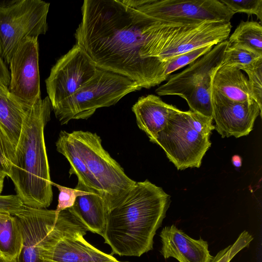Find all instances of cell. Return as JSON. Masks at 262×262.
<instances>
[{
	"mask_svg": "<svg viewBox=\"0 0 262 262\" xmlns=\"http://www.w3.org/2000/svg\"><path fill=\"white\" fill-rule=\"evenodd\" d=\"M55 145L70 164V175L75 174L78 182L99 192L108 210L136 183L103 148L96 133L62 130Z\"/></svg>",
	"mask_w": 262,
	"mask_h": 262,
	"instance_id": "277c9868",
	"label": "cell"
},
{
	"mask_svg": "<svg viewBox=\"0 0 262 262\" xmlns=\"http://www.w3.org/2000/svg\"><path fill=\"white\" fill-rule=\"evenodd\" d=\"M212 78L205 80L195 88L185 100L190 111L212 118L211 101Z\"/></svg>",
	"mask_w": 262,
	"mask_h": 262,
	"instance_id": "44dd1931",
	"label": "cell"
},
{
	"mask_svg": "<svg viewBox=\"0 0 262 262\" xmlns=\"http://www.w3.org/2000/svg\"><path fill=\"white\" fill-rule=\"evenodd\" d=\"M212 89L233 101L244 102L254 100L248 78L236 67L221 65L213 75Z\"/></svg>",
	"mask_w": 262,
	"mask_h": 262,
	"instance_id": "e0dca14e",
	"label": "cell"
},
{
	"mask_svg": "<svg viewBox=\"0 0 262 262\" xmlns=\"http://www.w3.org/2000/svg\"><path fill=\"white\" fill-rule=\"evenodd\" d=\"M97 68L83 49L76 43L57 61L45 81L52 108L73 95L93 76Z\"/></svg>",
	"mask_w": 262,
	"mask_h": 262,
	"instance_id": "30bf717a",
	"label": "cell"
},
{
	"mask_svg": "<svg viewBox=\"0 0 262 262\" xmlns=\"http://www.w3.org/2000/svg\"><path fill=\"white\" fill-rule=\"evenodd\" d=\"M10 80V71L0 55V84L8 88Z\"/></svg>",
	"mask_w": 262,
	"mask_h": 262,
	"instance_id": "f1b7e54d",
	"label": "cell"
},
{
	"mask_svg": "<svg viewBox=\"0 0 262 262\" xmlns=\"http://www.w3.org/2000/svg\"><path fill=\"white\" fill-rule=\"evenodd\" d=\"M70 210L88 231L104 236L108 208L103 198L96 191L87 187L85 193L77 196Z\"/></svg>",
	"mask_w": 262,
	"mask_h": 262,
	"instance_id": "2e32d148",
	"label": "cell"
},
{
	"mask_svg": "<svg viewBox=\"0 0 262 262\" xmlns=\"http://www.w3.org/2000/svg\"><path fill=\"white\" fill-rule=\"evenodd\" d=\"M253 239L252 235L244 230L233 244L219 251L210 262H230L241 250L248 247Z\"/></svg>",
	"mask_w": 262,
	"mask_h": 262,
	"instance_id": "d4e9b609",
	"label": "cell"
},
{
	"mask_svg": "<svg viewBox=\"0 0 262 262\" xmlns=\"http://www.w3.org/2000/svg\"><path fill=\"white\" fill-rule=\"evenodd\" d=\"M234 14L245 13L248 15H255L262 20V0H220Z\"/></svg>",
	"mask_w": 262,
	"mask_h": 262,
	"instance_id": "4316f807",
	"label": "cell"
},
{
	"mask_svg": "<svg viewBox=\"0 0 262 262\" xmlns=\"http://www.w3.org/2000/svg\"><path fill=\"white\" fill-rule=\"evenodd\" d=\"M211 101L215 129L223 138L248 135L256 118L261 117L262 109L254 100L233 101L212 89Z\"/></svg>",
	"mask_w": 262,
	"mask_h": 262,
	"instance_id": "7c38bea8",
	"label": "cell"
},
{
	"mask_svg": "<svg viewBox=\"0 0 262 262\" xmlns=\"http://www.w3.org/2000/svg\"><path fill=\"white\" fill-rule=\"evenodd\" d=\"M75 33L99 69L125 77L140 87L156 86L157 61L149 57L153 18L118 0H85Z\"/></svg>",
	"mask_w": 262,
	"mask_h": 262,
	"instance_id": "6da1fadb",
	"label": "cell"
},
{
	"mask_svg": "<svg viewBox=\"0 0 262 262\" xmlns=\"http://www.w3.org/2000/svg\"><path fill=\"white\" fill-rule=\"evenodd\" d=\"M232 26L223 21H167L155 19L150 41V57L164 62L195 49L227 39Z\"/></svg>",
	"mask_w": 262,
	"mask_h": 262,
	"instance_id": "8992f818",
	"label": "cell"
},
{
	"mask_svg": "<svg viewBox=\"0 0 262 262\" xmlns=\"http://www.w3.org/2000/svg\"><path fill=\"white\" fill-rule=\"evenodd\" d=\"M25 111L8 88L0 84V127L15 148L22 130Z\"/></svg>",
	"mask_w": 262,
	"mask_h": 262,
	"instance_id": "ac0fdd59",
	"label": "cell"
},
{
	"mask_svg": "<svg viewBox=\"0 0 262 262\" xmlns=\"http://www.w3.org/2000/svg\"><path fill=\"white\" fill-rule=\"evenodd\" d=\"M52 185L56 187L59 190L58 204L55 209L57 213L73 207L77 196L85 193L88 187L79 182L74 189L53 182H52Z\"/></svg>",
	"mask_w": 262,
	"mask_h": 262,
	"instance_id": "cb8c5ba5",
	"label": "cell"
},
{
	"mask_svg": "<svg viewBox=\"0 0 262 262\" xmlns=\"http://www.w3.org/2000/svg\"><path fill=\"white\" fill-rule=\"evenodd\" d=\"M212 122L211 117L177 108L154 143L164 150L178 170L199 168L211 144L210 136L215 129Z\"/></svg>",
	"mask_w": 262,
	"mask_h": 262,
	"instance_id": "5b68a950",
	"label": "cell"
},
{
	"mask_svg": "<svg viewBox=\"0 0 262 262\" xmlns=\"http://www.w3.org/2000/svg\"><path fill=\"white\" fill-rule=\"evenodd\" d=\"M261 57L262 55L242 47L228 45L221 66L234 67L242 71Z\"/></svg>",
	"mask_w": 262,
	"mask_h": 262,
	"instance_id": "7402d4cb",
	"label": "cell"
},
{
	"mask_svg": "<svg viewBox=\"0 0 262 262\" xmlns=\"http://www.w3.org/2000/svg\"><path fill=\"white\" fill-rule=\"evenodd\" d=\"M170 202L161 187L147 180L136 182L108 210L103 238L111 254L140 257L151 250Z\"/></svg>",
	"mask_w": 262,
	"mask_h": 262,
	"instance_id": "7a4b0ae2",
	"label": "cell"
},
{
	"mask_svg": "<svg viewBox=\"0 0 262 262\" xmlns=\"http://www.w3.org/2000/svg\"><path fill=\"white\" fill-rule=\"evenodd\" d=\"M228 38V45L241 46L262 55L261 24L242 20Z\"/></svg>",
	"mask_w": 262,
	"mask_h": 262,
	"instance_id": "ffe728a7",
	"label": "cell"
},
{
	"mask_svg": "<svg viewBox=\"0 0 262 262\" xmlns=\"http://www.w3.org/2000/svg\"><path fill=\"white\" fill-rule=\"evenodd\" d=\"M141 89L125 77L97 68L88 81L52 108L60 124H66L73 119H87L97 109L113 105L127 94Z\"/></svg>",
	"mask_w": 262,
	"mask_h": 262,
	"instance_id": "52a82bcc",
	"label": "cell"
},
{
	"mask_svg": "<svg viewBox=\"0 0 262 262\" xmlns=\"http://www.w3.org/2000/svg\"><path fill=\"white\" fill-rule=\"evenodd\" d=\"M125 5L167 21L230 22L234 13L220 0H124Z\"/></svg>",
	"mask_w": 262,
	"mask_h": 262,
	"instance_id": "9c48e42d",
	"label": "cell"
},
{
	"mask_svg": "<svg viewBox=\"0 0 262 262\" xmlns=\"http://www.w3.org/2000/svg\"><path fill=\"white\" fill-rule=\"evenodd\" d=\"M52 104L47 96L38 98L25 111L9 177L17 194L29 207L47 208L53 199L52 181L44 137Z\"/></svg>",
	"mask_w": 262,
	"mask_h": 262,
	"instance_id": "3957f363",
	"label": "cell"
},
{
	"mask_svg": "<svg viewBox=\"0 0 262 262\" xmlns=\"http://www.w3.org/2000/svg\"><path fill=\"white\" fill-rule=\"evenodd\" d=\"M37 37L27 38L18 45L9 66L8 90L26 111L41 97Z\"/></svg>",
	"mask_w": 262,
	"mask_h": 262,
	"instance_id": "8fae6325",
	"label": "cell"
},
{
	"mask_svg": "<svg viewBox=\"0 0 262 262\" xmlns=\"http://www.w3.org/2000/svg\"><path fill=\"white\" fill-rule=\"evenodd\" d=\"M25 206L17 194L0 195V213L14 215L21 211Z\"/></svg>",
	"mask_w": 262,
	"mask_h": 262,
	"instance_id": "83f0119b",
	"label": "cell"
},
{
	"mask_svg": "<svg viewBox=\"0 0 262 262\" xmlns=\"http://www.w3.org/2000/svg\"><path fill=\"white\" fill-rule=\"evenodd\" d=\"M39 262H42V261H40H40H39Z\"/></svg>",
	"mask_w": 262,
	"mask_h": 262,
	"instance_id": "e575fe53",
	"label": "cell"
},
{
	"mask_svg": "<svg viewBox=\"0 0 262 262\" xmlns=\"http://www.w3.org/2000/svg\"><path fill=\"white\" fill-rule=\"evenodd\" d=\"M15 147L0 127V173L8 177L14 160Z\"/></svg>",
	"mask_w": 262,
	"mask_h": 262,
	"instance_id": "484cf974",
	"label": "cell"
},
{
	"mask_svg": "<svg viewBox=\"0 0 262 262\" xmlns=\"http://www.w3.org/2000/svg\"><path fill=\"white\" fill-rule=\"evenodd\" d=\"M228 40L214 46L181 72L171 75L167 81L156 90L159 96L176 95L183 99L205 80L211 78L222 64Z\"/></svg>",
	"mask_w": 262,
	"mask_h": 262,
	"instance_id": "4fadbf2b",
	"label": "cell"
},
{
	"mask_svg": "<svg viewBox=\"0 0 262 262\" xmlns=\"http://www.w3.org/2000/svg\"><path fill=\"white\" fill-rule=\"evenodd\" d=\"M0 255L3 256V255H2V254L1 252V251H0Z\"/></svg>",
	"mask_w": 262,
	"mask_h": 262,
	"instance_id": "836d02e7",
	"label": "cell"
},
{
	"mask_svg": "<svg viewBox=\"0 0 262 262\" xmlns=\"http://www.w3.org/2000/svg\"><path fill=\"white\" fill-rule=\"evenodd\" d=\"M24 247L22 227L17 218L0 213V251L4 257L19 259Z\"/></svg>",
	"mask_w": 262,
	"mask_h": 262,
	"instance_id": "d6986e66",
	"label": "cell"
},
{
	"mask_svg": "<svg viewBox=\"0 0 262 262\" xmlns=\"http://www.w3.org/2000/svg\"><path fill=\"white\" fill-rule=\"evenodd\" d=\"M0 262H20L19 259H9L0 255Z\"/></svg>",
	"mask_w": 262,
	"mask_h": 262,
	"instance_id": "4dcf8cb0",
	"label": "cell"
},
{
	"mask_svg": "<svg viewBox=\"0 0 262 262\" xmlns=\"http://www.w3.org/2000/svg\"><path fill=\"white\" fill-rule=\"evenodd\" d=\"M49 7L40 0L0 1V55L6 64L23 40L46 34Z\"/></svg>",
	"mask_w": 262,
	"mask_h": 262,
	"instance_id": "ba28073f",
	"label": "cell"
},
{
	"mask_svg": "<svg viewBox=\"0 0 262 262\" xmlns=\"http://www.w3.org/2000/svg\"><path fill=\"white\" fill-rule=\"evenodd\" d=\"M5 177H6L4 175L0 173V194L2 192L3 188L4 182Z\"/></svg>",
	"mask_w": 262,
	"mask_h": 262,
	"instance_id": "1f68e13d",
	"label": "cell"
},
{
	"mask_svg": "<svg viewBox=\"0 0 262 262\" xmlns=\"http://www.w3.org/2000/svg\"><path fill=\"white\" fill-rule=\"evenodd\" d=\"M242 158L238 155L233 156L232 158V163L236 167H239L242 165Z\"/></svg>",
	"mask_w": 262,
	"mask_h": 262,
	"instance_id": "f546056e",
	"label": "cell"
},
{
	"mask_svg": "<svg viewBox=\"0 0 262 262\" xmlns=\"http://www.w3.org/2000/svg\"><path fill=\"white\" fill-rule=\"evenodd\" d=\"M242 71L247 74L252 96L262 109V57L244 68Z\"/></svg>",
	"mask_w": 262,
	"mask_h": 262,
	"instance_id": "603a6c76",
	"label": "cell"
},
{
	"mask_svg": "<svg viewBox=\"0 0 262 262\" xmlns=\"http://www.w3.org/2000/svg\"><path fill=\"white\" fill-rule=\"evenodd\" d=\"M160 236V252L165 259L171 257L179 262H210L213 257L206 241L190 237L174 225L163 228Z\"/></svg>",
	"mask_w": 262,
	"mask_h": 262,
	"instance_id": "5bb4252c",
	"label": "cell"
},
{
	"mask_svg": "<svg viewBox=\"0 0 262 262\" xmlns=\"http://www.w3.org/2000/svg\"><path fill=\"white\" fill-rule=\"evenodd\" d=\"M177 108L158 96L148 95L139 98L132 107L137 125L154 143L165 127L170 115Z\"/></svg>",
	"mask_w": 262,
	"mask_h": 262,
	"instance_id": "9a60e30c",
	"label": "cell"
},
{
	"mask_svg": "<svg viewBox=\"0 0 262 262\" xmlns=\"http://www.w3.org/2000/svg\"><path fill=\"white\" fill-rule=\"evenodd\" d=\"M106 262H127V261H106Z\"/></svg>",
	"mask_w": 262,
	"mask_h": 262,
	"instance_id": "d6a6232c",
	"label": "cell"
}]
</instances>
